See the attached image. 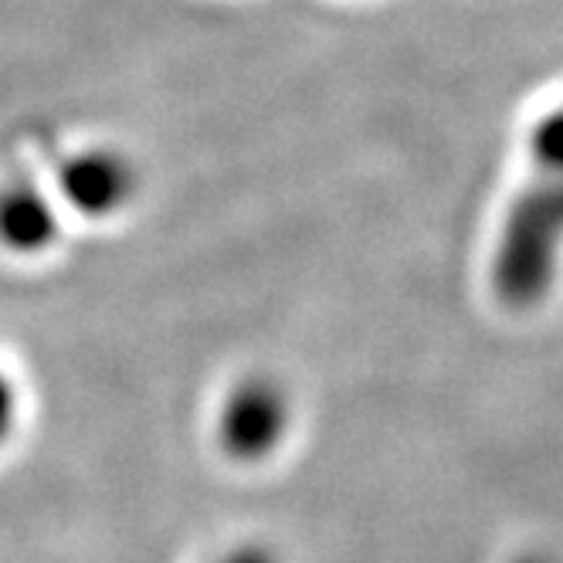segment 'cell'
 I'll return each instance as SVG.
<instances>
[{
	"label": "cell",
	"instance_id": "obj_5",
	"mask_svg": "<svg viewBox=\"0 0 563 563\" xmlns=\"http://www.w3.org/2000/svg\"><path fill=\"white\" fill-rule=\"evenodd\" d=\"M18 421V394H14V384L8 380V374L0 371V441H4V434L14 428Z\"/></svg>",
	"mask_w": 563,
	"mask_h": 563
},
{
	"label": "cell",
	"instance_id": "obj_7",
	"mask_svg": "<svg viewBox=\"0 0 563 563\" xmlns=\"http://www.w3.org/2000/svg\"><path fill=\"white\" fill-rule=\"evenodd\" d=\"M516 563H550V560H543V556H522V560H516Z\"/></svg>",
	"mask_w": 563,
	"mask_h": 563
},
{
	"label": "cell",
	"instance_id": "obj_4",
	"mask_svg": "<svg viewBox=\"0 0 563 563\" xmlns=\"http://www.w3.org/2000/svg\"><path fill=\"white\" fill-rule=\"evenodd\" d=\"M58 238L52 197L27 180L0 190V245L14 255H42Z\"/></svg>",
	"mask_w": 563,
	"mask_h": 563
},
{
	"label": "cell",
	"instance_id": "obj_2",
	"mask_svg": "<svg viewBox=\"0 0 563 563\" xmlns=\"http://www.w3.org/2000/svg\"><path fill=\"white\" fill-rule=\"evenodd\" d=\"M292 431V400L272 377H245L218 408V445L238 465L268 462Z\"/></svg>",
	"mask_w": 563,
	"mask_h": 563
},
{
	"label": "cell",
	"instance_id": "obj_1",
	"mask_svg": "<svg viewBox=\"0 0 563 563\" xmlns=\"http://www.w3.org/2000/svg\"><path fill=\"white\" fill-rule=\"evenodd\" d=\"M563 231L560 170H540L506 205L489 258V286L499 306L527 312L540 306L556 282Z\"/></svg>",
	"mask_w": 563,
	"mask_h": 563
},
{
	"label": "cell",
	"instance_id": "obj_3",
	"mask_svg": "<svg viewBox=\"0 0 563 563\" xmlns=\"http://www.w3.org/2000/svg\"><path fill=\"white\" fill-rule=\"evenodd\" d=\"M55 190L82 218H112L133 200L136 170L112 146H82L55 164Z\"/></svg>",
	"mask_w": 563,
	"mask_h": 563
},
{
	"label": "cell",
	"instance_id": "obj_6",
	"mask_svg": "<svg viewBox=\"0 0 563 563\" xmlns=\"http://www.w3.org/2000/svg\"><path fill=\"white\" fill-rule=\"evenodd\" d=\"M221 563H275V556H272L268 550L255 547V543H245V547L231 550Z\"/></svg>",
	"mask_w": 563,
	"mask_h": 563
}]
</instances>
